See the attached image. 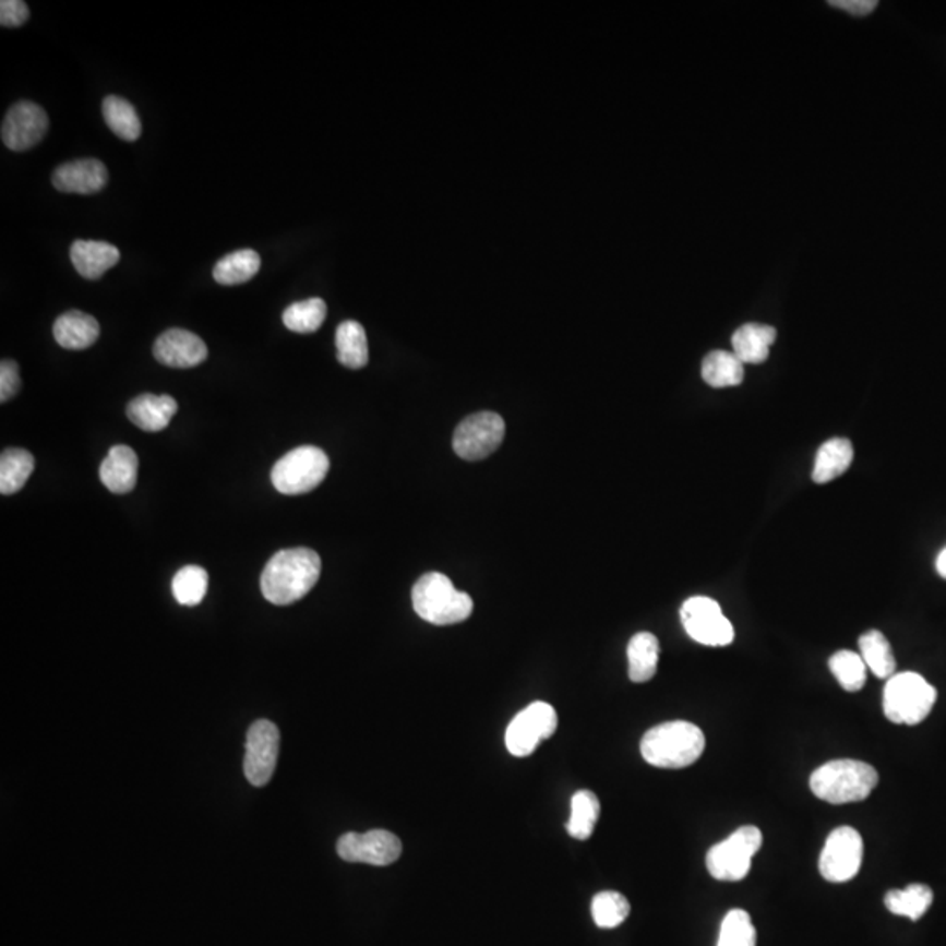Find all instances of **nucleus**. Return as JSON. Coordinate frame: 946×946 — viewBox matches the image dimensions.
<instances>
[{"label": "nucleus", "mask_w": 946, "mask_h": 946, "mask_svg": "<svg viewBox=\"0 0 946 946\" xmlns=\"http://www.w3.org/2000/svg\"><path fill=\"white\" fill-rule=\"evenodd\" d=\"M279 729L271 720H256L248 731L244 775L254 787H265L274 777L279 755Z\"/></svg>", "instance_id": "f8f14e48"}, {"label": "nucleus", "mask_w": 946, "mask_h": 946, "mask_svg": "<svg viewBox=\"0 0 946 946\" xmlns=\"http://www.w3.org/2000/svg\"><path fill=\"white\" fill-rule=\"evenodd\" d=\"M640 751L644 759L656 768H687L702 757L705 734L698 726L685 720L664 722L645 733Z\"/></svg>", "instance_id": "f03ea898"}, {"label": "nucleus", "mask_w": 946, "mask_h": 946, "mask_svg": "<svg viewBox=\"0 0 946 946\" xmlns=\"http://www.w3.org/2000/svg\"><path fill=\"white\" fill-rule=\"evenodd\" d=\"M338 858L347 862H363L372 866H390L402 855V841L393 833L373 829L369 833H347L337 843Z\"/></svg>", "instance_id": "ddd939ff"}, {"label": "nucleus", "mask_w": 946, "mask_h": 946, "mask_svg": "<svg viewBox=\"0 0 946 946\" xmlns=\"http://www.w3.org/2000/svg\"><path fill=\"white\" fill-rule=\"evenodd\" d=\"M630 902L619 893L596 894L592 899L591 913L595 919V924L601 929H613L624 922L630 917Z\"/></svg>", "instance_id": "f704fd0d"}, {"label": "nucleus", "mask_w": 946, "mask_h": 946, "mask_svg": "<svg viewBox=\"0 0 946 946\" xmlns=\"http://www.w3.org/2000/svg\"><path fill=\"white\" fill-rule=\"evenodd\" d=\"M36 459L25 450H5L0 456V493H19L27 484Z\"/></svg>", "instance_id": "c756f323"}, {"label": "nucleus", "mask_w": 946, "mask_h": 946, "mask_svg": "<svg viewBox=\"0 0 946 946\" xmlns=\"http://www.w3.org/2000/svg\"><path fill=\"white\" fill-rule=\"evenodd\" d=\"M176 412H178V402L169 395L156 396L146 393V395L134 398L127 407L130 422H134L135 427L141 428V430L152 431V433L169 427Z\"/></svg>", "instance_id": "6ab92c4d"}, {"label": "nucleus", "mask_w": 946, "mask_h": 946, "mask_svg": "<svg viewBox=\"0 0 946 946\" xmlns=\"http://www.w3.org/2000/svg\"><path fill=\"white\" fill-rule=\"evenodd\" d=\"M49 120L43 107L34 103L14 104L2 123V143L11 152H27L37 146L48 132Z\"/></svg>", "instance_id": "4468645a"}, {"label": "nucleus", "mask_w": 946, "mask_h": 946, "mask_svg": "<svg viewBox=\"0 0 946 946\" xmlns=\"http://www.w3.org/2000/svg\"><path fill=\"white\" fill-rule=\"evenodd\" d=\"M330 459L325 451L314 445H302L289 451L272 468V484L288 496L309 493L326 479Z\"/></svg>", "instance_id": "423d86ee"}, {"label": "nucleus", "mask_w": 946, "mask_h": 946, "mask_svg": "<svg viewBox=\"0 0 946 946\" xmlns=\"http://www.w3.org/2000/svg\"><path fill=\"white\" fill-rule=\"evenodd\" d=\"M627 662H630L627 673H630L631 682H635V684L649 682L658 671V638L647 631L633 636L630 645H627Z\"/></svg>", "instance_id": "5701e85b"}, {"label": "nucleus", "mask_w": 946, "mask_h": 946, "mask_svg": "<svg viewBox=\"0 0 946 946\" xmlns=\"http://www.w3.org/2000/svg\"><path fill=\"white\" fill-rule=\"evenodd\" d=\"M558 729V714L549 703L535 702L519 711L505 733L507 751L516 757L534 754L538 743L551 738Z\"/></svg>", "instance_id": "9d476101"}, {"label": "nucleus", "mask_w": 946, "mask_h": 946, "mask_svg": "<svg viewBox=\"0 0 946 946\" xmlns=\"http://www.w3.org/2000/svg\"><path fill=\"white\" fill-rule=\"evenodd\" d=\"M156 361L170 369H193L207 360V346L199 335L182 328H170L156 338L153 346Z\"/></svg>", "instance_id": "2eb2a0df"}, {"label": "nucleus", "mask_w": 946, "mask_h": 946, "mask_svg": "<svg viewBox=\"0 0 946 946\" xmlns=\"http://www.w3.org/2000/svg\"><path fill=\"white\" fill-rule=\"evenodd\" d=\"M829 668L833 675L840 682L841 687L849 693H858L866 684L867 667L861 654L852 650H840L833 654L829 659Z\"/></svg>", "instance_id": "473e14b6"}, {"label": "nucleus", "mask_w": 946, "mask_h": 946, "mask_svg": "<svg viewBox=\"0 0 946 946\" xmlns=\"http://www.w3.org/2000/svg\"><path fill=\"white\" fill-rule=\"evenodd\" d=\"M414 610L422 621L435 626H450L467 621L474 612V600L458 591L447 575L430 572L412 587Z\"/></svg>", "instance_id": "20e7f679"}, {"label": "nucleus", "mask_w": 946, "mask_h": 946, "mask_svg": "<svg viewBox=\"0 0 946 946\" xmlns=\"http://www.w3.org/2000/svg\"><path fill=\"white\" fill-rule=\"evenodd\" d=\"M139 458L129 445H115L100 465V480L111 493L127 494L137 484Z\"/></svg>", "instance_id": "a211bd4d"}, {"label": "nucleus", "mask_w": 946, "mask_h": 946, "mask_svg": "<svg viewBox=\"0 0 946 946\" xmlns=\"http://www.w3.org/2000/svg\"><path fill=\"white\" fill-rule=\"evenodd\" d=\"M853 462V447L850 440L831 439L824 442L818 450L813 467V482L827 484L843 476Z\"/></svg>", "instance_id": "4be33fe9"}, {"label": "nucleus", "mask_w": 946, "mask_h": 946, "mask_svg": "<svg viewBox=\"0 0 946 946\" xmlns=\"http://www.w3.org/2000/svg\"><path fill=\"white\" fill-rule=\"evenodd\" d=\"M320 554L312 549L297 547L272 555L260 584L267 601L285 607L309 595L320 580Z\"/></svg>", "instance_id": "f257e3e1"}, {"label": "nucleus", "mask_w": 946, "mask_h": 946, "mask_svg": "<svg viewBox=\"0 0 946 946\" xmlns=\"http://www.w3.org/2000/svg\"><path fill=\"white\" fill-rule=\"evenodd\" d=\"M335 346L338 361L347 369H363L369 363V340L358 321H344L338 325Z\"/></svg>", "instance_id": "b1692460"}, {"label": "nucleus", "mask_w": 946, "mask_h": 946, "mask_svg": "<svg viewBox=\"0 0 946 946\" xmlns=\"http://www.w3.org/2000/svg\"><path fill=\"white\" fill-rule=\"evenodd\" d=\"M104 120L107 127L112 130V134L123 139V141H137L143 132V124L139 120L137 111L134 106L118 97V95H109L103 104Z\"/></svg>", "instance_id": "cd10ccee"}, {"label": "nucleus", "mask_w": 946, "mask_h": 946, "mask_svg": "<svg viewBox=\"0 0 946 946\" xmlns=\"http://www.w3.org/2000/svg\"><path fill=\"white\" fill-rule=\"evenodd\" d=\"M859 647H861V656L866 662V667L878 679L889 680L890 676L896 675V658H894L893 647L882 631L871 630L864 633L859 638Z\"/></svg>", "instance_id": "c85d7f7f"}, {"label": "nucleus", "mask_w": 946, "mask_h": 946, "mask_svg": "<svg viewBox=\"0 0 946 946\" xmlns=\"http://www.w3.org/2000/svg\"><path fill=\"white\" fill-rule=\"evenodd\" d=\"M936 572L939 577H943L946 580V547L942 552H939V555H937Z\"/></svg>", "instance_id": "ea45409f"}, {"label": "nucleus", "mask_w": 946, "mask_h": 946, "mask_svg": "<svg viewBox=\"0 0 946 946\" xmlns=\"http://www.w3.org/2000/svg\"><path fill=\"white\" fill-rule=\"evenodd\" d=\"M829 5L847 11V13L855 14V16H866V14L875 11L878 2L876 0H831Z\"/></svg>", "instance_id": "58836bf2"}, {"label": "nucleus", "mask_w": 946, "mask_h": 946, "mask_svg": "<svg viewBox=\"0 0 946 946\" xmlns=\"http://www.w3.org/2000/svg\"><path fill=\"white\" fill-rule=\"evenodd\" d=\"M53 187L58 192L92 195L104 190L107 184L106 165L95 158L69 161L53 172Z\"/></svg>", "instance_id": "dca6fc26"}, {"label": "nucleus", "mask_w": 946, "mask_h": 946, "mask_svg": "<svg viewBox=\"0 0 946 946\" xmlns=\"http://www.w3.org/2000/svg\"><path fill=\"white\" fill-rule=\"evenodd\" d=\"M28 8L22 0H2L0 2V23L2 27L14 28L22 27L23 23L27 22Z\"/></svg>", "instance_id": "4c0bfd02"}, {"label": "nucleus", "mask_w": 946, "mask_h": 946, "mask_svg": "<svg viewBox=\"0 0 946 946\" xmlns=\"http://www.w3.org/2000/svg\"><path fill=\"white\" fill-rule=\"evenodd\" d=\"M862 853L864 843L859 831L849 826L838 827L829 835L821 853V875L833 884L849 882L861 870Z\"/></svg>", "instance_id": "9b49d317"}, {"label": "nucleus", "mask_w": 946, "mask_h": 946, "mask_svg": "<svg viewBox=\"0 0 946 946\" xmlns=\"http://www.w3.org/2000/svg\"><path fill=\"white\" fill-rule=\"evenodd\" d=\"M120 249L100 240H76L71 248L72 265L80 276L95 280L120 262Z\"/></svg>", "instance_id": "f3484780"}, {"label": "nucleus", "mask_w": 946, "mask_h": 946, "mask_svg": "<svg viewBox=\"0 0 946 946\" xmlns=\"http://www.w3.org/2000/svg\"><path fill=\"white\" fill-rule=\"evenodd\" d=\"M600 800L595 792L578 791L572 798V817L566 824V831L575 840H589L600 818Z\"/></svg>", "instance_id": "7c9ffc66"}, {"label": "nucleus", "mask_w": 946, "mask_h": 946, "mask_svg": "<svg viewBox=\"0 0 946 946\" xmlns=\"http://www.w3.org/2000/svg\"><path fill=\"white\" fill-rule=\"evenodd\" d=\"M878 783L873 766L862 761H829L810 777V789L818 800L831 804L858 803L866 800Z\"/></svg>", "instance_id": "7ed1b4c3"}, {"label": "nucleus", "mask_w": 946, "mask_h": 946, "mask_svg": "<svg viewBox=\"0 0 946 946\" xmlns=\"http://www.w3.org/2000/svg\"><path fill=\"white\" fill-rule=\"evenodd\" d=\"M209 575L201 566H184L179 570L172 580L173 598L184 607H195L201 603L207 592Z\"/></svg>", "instance_id": "72a5a7b5"}, {"label": "nucleus", "mask_w": 946, "mask_h": 946, "mask_svg": "<svg viewBox=\"0 0 946 946\" xmlns=\"http://www.w3.org/2000/svg\"><path fill=\"white\" fill-rule=\"evenodd\" d=\"M936 698V688L924 676L913 671L896 673L885 685V717L894 725H920L927 719Z\"/></svg>", "instance_id": "39448f33"}, {"label": "nucleus", "mask_w": 946, "mask_h": 946, "mask_svg": "<svg viewBox=\"0 0 946 946\" xmlns=\"http://www.w3.org/2000/svg\"><path fill=\"white\" fill-rule=\"evenodd\" d=\"M934 894L927 885L911 884L907 889L890 890L885 896V907L890 913L907 917L910 920H920L927 913L933 905Z\"/></svg>", "instance_id": "bb28decb"}, {"label": "nucleus", "mask_w": 946, "mask_h": 946, "mask_svg": "<svg viewBox=\"0 0 946 946\" xmlns=\"http://www.w3.org/2000/svg\"><path fill=\"white\" fill-rule=\"evenodd\" d=\"M680 619L694 642L707 645V647H726L733 644V624L729 622L720 609V604L707 596H693L688 598L682 609Z\"/></svg>", "instance_id": "6e6552de"}, {"label": "nucleus", "mask_w": 946, "mask_h": 946, "mask_svg": "<svg viewBox=\"0 0 946 946\" xmlns=\"http://www.w3.org/2000/svg\"><path fill=\"white\" fill-rule=\"evenodd\" d=\"M702 378L711 387H731L743 383L745 369L734 352L711 351L702 364Z\"/></svg>", "instance_id": "a878e982"}, {"label": "nucleus", "mask_w": 946, "mask_h": 946, "mask_svg": "<svg viewBox=\"0 0 946 946\" xmlns=\"http://www.w3.org/2000/svg\"><path fill=\"white\" fill-rule=\"evenodd\" d=\"M326 312L325 300L309 298L289 306L283 314V323L295 334H314L325 323Z\"/></svg>", "instance_id": "2f4dec72"}, {"label": "nucleus", "mask_w": 946, "mask_h": 946, "mask_svg": "<svg viewBox=\"0 0 946 946\" xmlns=\"http://www.w3.org/2000/svg\"><path fill=\"white\" fill-rule=\"evenodd\" d=\"M761 847L763 833L757 827H740L725 841L708 850V873L720 882H740L749 875L752 859L759 852Z\"/></svg>", "instance_id": "0eeeda50"}, {"label": "nucleus", "mask_w": 946, "mask_h": 946, "mask_svg": "<svg viewBox=\"0 0 946 946\" xmlns=\"http://www.w3.org/2000/svg\"><path fill=\"white\" fill-rule=\"evenodd\" d=\"M262 267L260 254L253 249H240L219 260L214 267V280L221 286L244 285L253 279Z\"/></svg>", "instance_id": "393cba45"}, {"label": "nucleus", "mask_w": 946, "mask_h": 946, "mask_svg": "<svg viewBox=\"0 0 946 946\" xmlns=\"http://www.w3.org/2000/svg\"><path fill=\"white\" fill-rule=\"evenodd\" d=\"M503 439L505 421L500 414H471L454 431V453L465 462H480L491 456L502 445Z\"/></svg>", "instance_id": "1a4fd4ad"}, {"label": "nucleus", "mask_w": 946, "mask_h": 946, "mask_svg": "<svg viewBox=\"0 0 946 946\" xmlns=\"http://www.w3.org/2000/svg\"><path fill=\"white\" fill-rule=\"evenodd\" d=\"M757 933H755L752 919L745 910H731L720 925L719 942L717 946H755Z\"/></svg>", "instance_id": "c9c22d12"}, {"label": "nucleus", "mask_w": 946, "mask_h": 946, "mask_svg": "<svg viewBox=\"0 0 946 946\" xmlns=\"http://www.w3.org/2000/svg\"><path fill=\"white\" fill-rule=\"evenodd\" d=\"M100 325L94 315L81 311L65 312L53 325V337L58 346L71 351H83L97 343Z\"/></svg>", "instance_id": "aec40b11"}, {"label": "nucleus", "mask_w": 946, "mask_h": 946, "mask_svg": "<svg viewBox=\"0 0 946 946\" xmlns=\"http://www.w3.org/2000/svg\"><path fill=\"white\" fill-rule=\"evenodd\" d=\"M775 340H777V330L757 323L740 326L731 338L733 352L743 364L765 363L768 360L769 347Z\"/></svg>", "instance_id": "412c9836"}, {"label": "nucleus", "mask_w": 946, "mask_h": 946, "mask_svg": "<svg viewBox=\"0 0 946 946\" xmlns=\"http://www.w3.org/2000/svg\"><path fill=\"white\" fill-rule=\"evenodd\" d=\"M22 387L19 364L13 360H2L0 363V402L13 400Z\"/></svg>", "instance_id": "e433bc0d"}]
</instances>
